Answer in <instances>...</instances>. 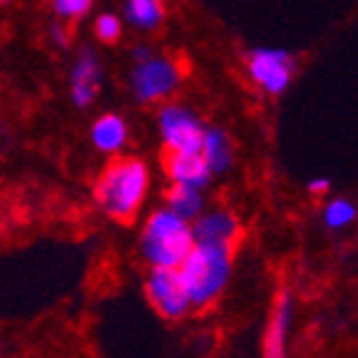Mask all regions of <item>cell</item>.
<instances>
[{
    "label": "cell",
    "instance_id": "ac0fdd59",
    "mask_svg": "<svg viewBox=\"0 0 358 358\" xmlns=\"http://www.w3.org/2000/svg\"><path fill=\"white\" fill-rule=\"evenodd\" d=\"M92 0H55V13L62 20H80L90 10Z\"/></svg>",
    "mask_w": 358,
    "mask_h": 358
},
{
    "label": "cell",
    "instance_id": "5bb4252c",
    "mask_svg": "<svg viewBox=\"0 0 358 358\" xmlns=\"http://www.w3.org/2000/svg\"><path fill=\"white\" fill-rule=\"evenodd\" d=\"M167 207L185 217L187 222H194L204 212V189L189 185H172L167 192Z\"/></svg>",
    "mask_w": 358,
    "mask_h": 358
},
{
    "label": "cell",
    "instance_id": "8fae6325",
    "mask_svg": "<svg viewBox=\"0 0 358 358\" xmlns=\"http://www.w3.org/2000/svg\"><path fill=\"white\" fill-rule=\"evenodd\" d=\"M291 319H294V303H291L289 291H281L271 321H268L266 336H264V358H286Z\"/></svg>",
    "mask_w": 358,
    "mask_h": 358
},
{
    "label": "cell",
    "instance_id": "30bf717a",
    "mask_svg": "<svg viewBox=\"0 0 358 358\" xmlns=\"http://www.w3.org/2000/svg\"><path fill=\"white\" fill-rule=\"evenodd\" d=\"M100 92V60L92 50H83L70 75V97L78 107H90Z\"/></svg>",
    "mask_w": 358,
    "mask_h": 358
},
{
    "label": "cell",
    "instance_id": "8992f818",
    "mask_svg": "<svg viewBox=\"0 0 358 358\" xmlns=\"http://www.w3.org/2000/svg\"><path fill=\"white\" fill-rule=\"evenodd\" d=\"M159 134L167 152H199L204 122L187 105H164L159 110Z\"/></svg>",
    "mask_w": 358,
    "mask_h": 358
},
{
    "label": "cell",
    "instance_id": "2e32d148",
    "mask_svg": "<svg viewBox=\"0 0 358 358\" xmlns=\"http://www.w3.org/2000/svg\"><path fill=\"white\" fill-rule=\"evenodd\" d=\"M358 217V209L351 199L346 196H334L324 204V212H321V219H324L326 229L331 231H341L346 227H351Z\"/></svg>",
    "mask_w": 358,
    "mask_h": 358
},
{
    "label": "cell",
    "instance_id": "7a4b0ae2",
    "mask_svg": "<svg viewBox=\"0 0 358 358\" xmlns=\"http://www.w3.org/2000/svg\"><path fill=\"white\" fill-rule=\"evenodd\" d=\"M150 189V169L137 157H117L97 177L95 199L107 217L129 222L145 204Z\"/></svg>",
    "mask_w": 358,
    "mask_h": 358
},
{
    "label": "cell",
    "instance_id": "277c9868",
    "mask_svg": "<svg viewBox=\"0 0 358 358\" xmlns=\"http://www.w3.org/2000/svg\"><path fill=\"white\" fill-rule=\"evenodd\" d=\"M182 65L172 57L152 55L142 62H134L132 75H129V87H132L134 100L140 105H155V102L167 100L174 95L182 83Z\"/></svg>",
    "mask_w": 358,
    "mask_h": 358
},
{
    "label": "cell",
    "instance_id": "3957f363",
    "mask_svg": "<svg viewBox=\"0 0 358 358\" xmlns=\"http://www.w3.org/2000/svg\"><path fill=\"white\" fill-rule=\"evenodd\" d=\"M192 246H194L192 222L179 217L169 207L155 209L150 214L140 236V252L150 266L177 268Z\"/></svg>",
    "mask_w": 358,
    "mask_h": 358
},
{
    "label": "cell",
    "instance_id": "7c38bea8",
    "mask_svg": "<svg viewBox=\"0 0 358 358\" xmlns=\"http://www.w3.org/2000/svg\"><path fill=\"white\" fill-rule=\"evenodd\" d=\"M199 155L204 157V162L212 169V174L229 172L231 164H234V145H231V137L224 132L222 127H204Z\"/></svg>",
    "mask_w": 358,
    "mask_h": 358
},
{
    "label": "cell",
    "instance_id": "ba28073f",
    "mask_svg": "<svg viewBox=\"0 0 358 358\" xmlns=\"http://www.w3.org/2000/svg\"><path fill=\"white\" fill-rule=\"evenodd\" d=\"M239 219L227 209H212V212H201L192 222V234L199 244H222L234 246L239 239Z\"/></svg>",
    "mask_w": 358,
    "mask_h": 358
},
{
    "label": "cell",
    "instance_id": "52a82bcc",
    "mask_svg": "<svg viewBox=\"0 0 358 358\" xmlns=\"http://www.w3.org/2000/svg\"><path fill=\"white\" fill-rule=\"evenodd\" d=\"M147 299L157 308L159 316L169 321L185 319L187 313L192 311L189 299L185 294V286L179 281L177 268L169 266H152L150 274H147Z\"/></svg>",
    "mask_w": 358,
    "mask_h": 358
},
{
    "label": "cell",
    "instance_id": "5b68a950",
    "mask_svg": "<svg viewBox=\"0 0 358 358\" xmlns=\"http://www.w3.org/2000/svg\"><path fill=\"white\" fill-rule=\"evenodd\" d=\"M246 73L264 95L279 97L296 75V57L281 48H252L246 52Z\"/></svg>",
    "mask_w": 358,
    "mask_h": 358
},
{
    "label": "cell",
    "instance_id": "9c48e42d",
    "mask_svg": "<svg viewBox=\"0 0 358 358\" xmlns=\"http://www.w3.org/2000/svg\"><path fill=\"white\" fill-rule=\"evenodd\" d=\"M162 164L167 177L172 179V185H189L207 189V185L214 177L199 152H167Z\"/></svg>",
    "mask_w": 358,
    "mask_h": 358
},
{
    "label": "cell",
    "instance_id": "6da1fadb",
    "mask_svg": "<svg viewBox=\"0 0 358 358\" xmlns=\"http://www.w3.org/2000/svg\"><path fill=\"white\" fill-rule=\"evenodd\" d=\"M177 274L192 308L212 306L231 279V246L194 241L189 254L177 266Z\"/></svg>",
    "mask_w": 358,
    "mask_h": 358
},
{
    "label": "cell",
    "instance_id": "4fadbf2b",
    "mask_svg": "<svg viewBox=\"0 0 358 358\" xmlns=\"http://www.w3.org/2000/svg\"><path fill=\"white\" fill-rule=\"evenodd\" d=\"M90 137H92V145L100 152H117L127 142V122L115 112H107V115L95 120V124L90 129Z\"/></svg>",
    "mask_w": 358,
    "mask_h": 358
},
{
    "label": "cell",
    "instance_id": "9a60e30c",
    "mask_svg": "<svg viewBox=\"0 0 358 358\" xmlns=\"http://www.w3.org/2000/svg\"><path fill=\"white\" fill-rule=\"evenodd\" d=\"M124 17L137 30H157L164 20V3L162 0H127Z\"/></svg>",
    "mask_w": 358,
    "mask_h": 358
},
{
    "label": "cell",
    "instance_id": "ffe728a7",
    "mask_svg": "<svg viewBox=\"0 0 358 358\" xmlns=\"http://www.w3.org/2000/svg\"><path fill=\"white\" fill-rule=\"evenodd\" d=\"M155 52L150 50V48H145V45H140V48H134L132 50V60L134 62H142V60H147V57H152Z\"/></svg>",
    "mask_w": 358,
    "mask_h": 358
},
{
    "label": "cell",
    "instance_id": "e0dca14e",
    "mask_svg": "<svg viewBox=\"0 0 358 358\" xmlns=\"http://www.w3.org/2000/svg\"><path fill=\"white\" fill-rule=\"evenodd\" d=\"M95 33H97V38L102 40V43H117L120 40V35H122V25H120V17H115V15H110V13H105V15H100L97 17V22H95Z\"/></svg>",
    "mask_w": 358,
    "mask_h": 358
},
{
    "label": "cell",
    "instance_id": "d6986e66",
    "mask_svg": "<svg viewBox=\"0 0 358 358\" xmlns=\"http://www.w3.org/2000/svg\"><path fill=\"white\" fill-rule=\"evenodd\" d=\"M306 187H308L311 194H326L329 187H331V182H329V177H313V179H308Z\"/></svg>",
    "mask_w": 358,
    "mask_h": 358
},
{
    "label": "cell",
    "instance_id": "44dd1931",
    "mask_svg": "<svg viewBox=\"0 0 358 358\" xmlns=\"http://www.w3.org/2000/svg\"><path fill=\"white\" fill-rule=\"evenodd\" d=\"M52 38H55V43H60V45L67 43V35L62 33V25H55V28H52Z\"/></svg>",
    "mask_w": 358,
    "mask_h": 358
}]
</instances>
